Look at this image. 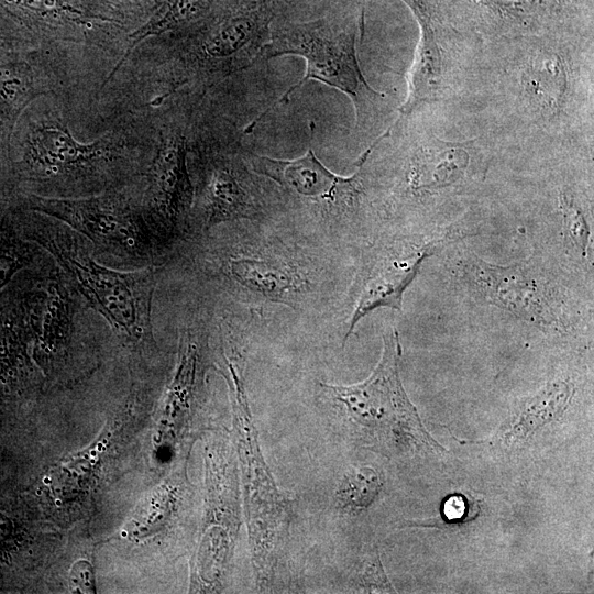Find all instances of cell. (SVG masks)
Listing matches in <instances>:
<instances>
[{"label":"cell","mask_w":594,"mask_h":594,"mask_svg":"<svg viewBox=\"0 0 594 594\" xmlns=\"http://www.w3.org/2000/svg\"><path fill=\"white\" fill-rule=\"evenodd\" d=\"M580 30L496 44L499 98L519 127L547 139L592 128V54Z\"/></svg>","instance_id":"6da1fadb"},{"label":"cell","mask_w":594,"mask_h":594,"mask_svg":"<svg viewBox=\"0 0 594 594\" xmlns=\"http://www.w3.org/2000/svg\"><path fill=\"white\" fill-rule=\"evenodd\" d=\"M363 31L364 7L358 18L322 16L307 22L275 21L260 61L284 55L300 56L306 61V72L297 84L260 112L243 133H252L263 118L276 107L288 103L294 91L310 79L333 87L351 99L358 139H366L376 133L393 112V107L385 92L371 87L361 69L358 41Z\"/></svg>","instance_id":"7a4b0ae2"},{"label":"cell","mask_w":594,"mask_h":594,"mask_svg":"<svg viewBox=\"0 0 594 594\" xmlns=\"http://www.w3.org/2000/svg\"><path fill=\"white\" fill-rule=\"evenodd\" d=\"M26 234L57 263L84 301L96 310L128 344H153L152 301L156 268L120 271L99 262L92 245L80 234L50 217L28 223Z\"/></svg>","instance_id":"3957f363"},{"label":"cell","mask_w":594,"mask_h":594,"mask_svg":"<svg viewBox=\"0 0 594 594\" xmlns=\"http://www.w3.org/2000/svg\"><path fill=\"white\" fill-rule=\"evenodd\" d=\"M280 9V0H219L200 21L169 34L176 47L173 89L186 82L215 85L251 67Z\"/></svg>","instance_id":"277c9868"},{"label":"cell","mask_w":594,"mask_h":594,"mask_svg":"<svg viewBox=\"0 0 594 594\" xmlns=\"http://www.w3.org/2000/svg\"><path fill=\"white\" fill-rule=\"evenodd\" d=\"M223 359L226 371L221 374L230 391L252 565L256 582L264 588L279 569L292 521V502L278 487L261 451L242 370L234 360L226 355Z\"/></svg>","instance_id":"5b68a950"},{"label":"cell","mask_w":594,"mask_h":594,"mask_svg":"<svg viewBox=\"0 0 594 594\" xmlns=\"http://www.w3.org/2000/svg\"><path fill=\"white\" fill-rule=\"evenodd\" d=\"M402 345L396 329L383 338V353L372 374L353 385L320 383L326 396L341 407L351 435L384 454L404 447L441 452L409 400L399 375Z\"/></svg>","instance_id":"8992f818"},{"label":"cell","mask_w":594,"mask_h":594,"mask_svg":"<svg viewBox=\"0 0 594 594\" xmlns=\"http://www.w3.org/2000/svg\"><path fill=\"white\" fill-rule=\"evenodd\" d=\"M124 154L119 139L80 142L65 123L48 119L31 130L23 162L29 177L47 187L45 197H77L112 186Z\"/></svg>","instance_id":"52a82bcc"},{"label":"cell","mask_w":594,"mask_h":594,"mask_svg":"<svg viewBox=\"0 0 594 594\" xmlns=\"http://www.w3.org/2000/svg\"><path fill=\"white\" fill-rule=\"evenodd\" d=\"M419 26V42L409 72L408 94L399 120L421 107L451 98L464 79L468 47L479 37L457 15L451 0H402Z\"/></svg>","instance_id":"ba28073f"},{"label":"cell","mask_w":594,"mask_h":594,"mask_svg":"<svg viewBox=\"0 0 594 594\" xmlns=\"http://www.w3.org/2000/svg\"><path fill=\"white\" fill-rule=\"evenodd\" d=\"M30 208L67 226L95 249L132 265H148L160 239L138 200L118 189L77 197L34 195Z\"/></svg>","instance_id":"9c48e42d"},{"label":"cell","mask_w":594,"mask_h":594,"mask_svg":"<svg viewBox=\"0 0 594 594\" xmlns=\"http://www.w3.org/2000/svg\"><path fill=\"white\" fill-rule=\"evenodd\" d=\"M241 139L234 123L223 120L212 130L206 129L195 142L198 182L188 226L208 231L222 221L262 211Z\"/></svg>","instance_id":"30bf717a"},{"label":"cell","mask_w":594,"mask_h":594,"mask_svg":"<svg viewBox=\"0 0 594 594\" xmlns=\"http://www.w3.org/2000/svg\"><path fill=\"white\" fill-rule=\"evenodd\" d=\"M391 130L399 138L402 187L416 200L450 196L485 178L488 145L480 139L447 141L432 132L409 129L395 121Z\"/></svg>","instance_id":"8fae6325"},{"label":"cell","mask_w":594,"mask_h":594,"mask_svg":"<svg viewBox=\"0 0 594 594\" xmlns=\"http://www.w3.org/2000/svg\"><path fill=\"white\" fill-rule=\"evenodd\" d=\"M190 133L186 117L163 124L145 172V187L138 202L161 242L186 228L189 222L194 201L188 163Z\"/></svg>","instance_id":"7c38bea8"},{"label":"cell","mask_w":594,"mask_h":594,"mask_svg":"<svg viewBox=\"0 0 594 594\" xmlns=\"http://www.w3.org/2000/svg\"><path fill=\"white\" fill-rule=\"evenodd\" d=\"M457 15L491 44L592 26L593 0H451Z\"/></svg>","instance_id":"4fadbf2b"},{"label":"cell","mask_w":594,"mask_h":594,"mask_svg":"<svg viewBox=\"0 0 594 594\" xmlns=\"http://www.w3.org/2000/svg\"><path fill=\"white\" fill-rule=\"evenodd\" d=\"M459 273L488 304L542 329L565 327L563 300L554 283L536 265L488 263L465 252Z\"/></svg>","instance_id":"5bb4252c"},{"label":"cell","mask_w":594,"mask_h":594,"mask_svg":"<svg viewBox=\"0 0 594 594\" xmlns=\"http://www.w3.org/2000/svg\"><path fill=\"white\" fill-rule=\"evenodd\" d=\"M373 144L360 156L356 170L349 177L329 170L311 147L294 160H278L246 151L254 173L274 180L296 201L327 217L352 216L365 196V162Z\"/></svg>","instance_id":"9a60e30c"},{"label":"cell","mask_w":594,"mask_h":594,"mask_svg":"<svg viewBox=\"0 0 594 594\" xmlns=\"http://www.w3.org/2000/svg\"><path fill=\"white\" fill-rule=\"evenodd\" d=\"M451 240L449 232L438 238L395 241L376 249L356 280L354 308L343 343L358 323L375 309L400 310L405 290L418 275L424 261Z\"/></svg>","instance_id":"2e32d148"},{"label":"cell","mask_w":594,"mask_h":594,"mask_svg":"<svg viewBox=\"0 0 594 594\" xmlns=\"http://www.w3.org/2000/svg\"><path fill=\"white\" fill-rule=\"evenodd\" d=\"M234 452L222 444L213 462V504L196 558L198 583L208 591H217L222 586L231 566L241 526Z\"/></svg>","instance_id":"e0dca14e"},{"label":"cell","mask_w":594,"mask_h":594,"mask_svg":"<svg viewBox=\"0 0 594 594\" xmlns=\"http://www.w3.org/2000/svg\"><path fill=\"white\" fill-rule=\"evenodd\" d=\"M219 0H160L150 16L129 34V44L106 82L143 41L183 31L205 18Z\"/></svg>","instance_id":"ac0fdd59"},{"label":"cell","mask_w":594,"mask_h":594,"mask_svg":"<svg viewBox=\"0 0 594 594\" xmlns=\"http://www.w3.org/2000/svg\"><path fill=\"white\" fill-rule=\"evenodd\" d=\"M0 2L31 26L48 34L79 32L106 21L87 14L67 0H0Z\"/></svg>","instance_id":"d6986e66"},{"label":"cell","mask_w":594,"mask_h":594,"mask_svg":"<svg viewBox=\"0 0 594 594\" xmlns=\"http://www.w3.org/2000/svg\"><path fill=\"white\" fill-rule=\"evenodd\" d=\"M230 274L243 286L264 297L289 304L297 292L296 276L275 263L257 258H232Z\"/></svg>","instance_id":"ffe728a7"},{"label":"cell","mask_w":594,"mask_h":594,"mask_svg":"<svg viewBox=\"0 0 594 594\" xmlns=\"http://www.w3.org/2000/svg\"><path fill=\"white\" fill-rule=\"evenodd\" d=\"M201 367V342L198 333L187 329L182 339L178 365L166 396L167 420L183 418L190 408Z\"/></svg>","instance_id":"44dd1931"},{"label":"cell","mask_w":594,"mask_h":594,"mask_svg":"<svg viewBox=\"0 0 594 594\" xmlns=\"http://www.w3.org/2000/svg\"><path fill=\"white\" fill-rule=\"evenodd\" d=\"M572 394L573 387L565 381L548 384L522 407L508 436H527L544 421L556 419L566 408Z\"/></svg>","instance_id":"7402d4cb"},{"label":"cell","mask_w":594,"mask_h":594,"mask_svg":"<svg viewBox=\"0 0 594 594\" xmlns=\"http://www.w3.org/2000/svg\"><path fill=\"white\" fill-rule=\"evenodd\" d=\"M383 480L376 470L361 466L351 470L340 481L334 501L339 509L359 514L369 508L380 495Z\"/></svg>","instance_id":"603a6c76"},{"label":"cell","mask_w":594,"mask_h":594,"mask_svg":"<svg viewBox=\"0 0 594 594\" xmlns=\"http://www.w3.org/2000/svg\"><path fill=\"white\" fill-rule=\"evenodd\" d=\"M558 202L565 241L581 257L588 258L592 255V233L581 200L572 189L565 187L560 190Z\"/></svg>","instance_id":"cb8c5ba5"},{"label":"cell","mask_w":594,"mask_h":594,"mask_svg":"<svg viewBox=\"0 0 594 594\" xmlns=\"http://www.w3.org/2000/svg\"><path fill=\"white\" fill-rule=\"evenodd\" d=\"M87 14L106 20L144 21L154 11L160 0H67ZM143 21V22H144Z\"/></svg>","instance_id":"d4e9b609"},{"label":"cell","mask_w":594,"mask_h":594,"mask_svg":"<svg viewBox=\"0 0 594 594\" xmlns=\"http://www.w3.org/2000/svg\"><path fill=\"white\" fill-rule=\"evenodd\" d=\"M43 91L34 84L33 76L25 69L0 68V109L15 114L30 100Z\"/></svg>","instance_id":"484cf974"},{"label":"cell","mask_w":594,"mask_h":594,"mask_svg":"<svg viewBox=\"0 0 594 594\" xmlns=\"http://www.w3.org/2000/svg\"><path fill=\"white\" fill-rule=\"evenodd\" d=\"M33 257L32 249L8 233H0V289Z\"/></svg>","instance_id":"4316f807"},{"label":"cell","mask_w":594,"mask_h":594,"mask_svg":"<svg viewBox=\"0 0 594 594\" xmlns=\"http://www.w3.org/2000/svg\"><path fill=\"white\" fill-rule=\"evenodd\" d=\"M480 512L481 504L475 497L454 493L442 501L440 520L446 525H460L475 519Z\"/></svg>","instance_id":"83f0119b"},{"label":"cell","mask_w":594,"mask_h":594,"mask_svg":"<svg viewBox=\"0 0 594 594\" xmlns=\"http://www.w3.org/2000/svg\"><path fill=\"white\" fill-rule=\"evenodd\" d=\"M361 584L367 592H394L377 553L372 556L364 565Z\"/></svg>","instance_id":"f1b7e54d"},{"label":"cell","mask_w":594,"mask_h":594,"mask_svg":"<svg viewBox=\"0 0 594 594\" xmlns=\"http://www.w3.org/2000/svg\"><path fill=\"white\" fill-rule=\"evenodd\" d=\"M70 583L74 591L77 592H90V566L86 561L76 562L72 569Z\"/></svg>","instance_id":"f546056e"}]
</instances>
